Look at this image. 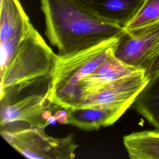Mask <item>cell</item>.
Masks as SVG:
<instances>
[{
	"label": "cell",
	"mask_w": 159,
	"mask_h": 159,
	"mask_svg": "<svg viewBox=\"0 0 159 159\" xmlns=\"http://www.w3.org/2000/svg\"><path fill=\"white\" fill-rule=\"evenodd\" d=\"M45 34L65 55L120 37L124 27L100 17L80 0H40Z\"/></svg>",
	"instance_id": "cell-1"
},
{
	"label": "cell",
	"mask_w": 159,
	"mask_h": 159,
	"mask_svg": "<svg viewBox=\"0 0 159 159\" xmlns=\"http://www.w3.org/2000/svg\"><path fill=\"white\" fill-rule=\"evenodd\" d=\"M57 55L32 25L1 74V104L16 101L24 89L35 83L50 81Z\"/></svg>",
	"instance_id": "cell-2"
},
{
	"label": "cell",
	"mask_w": 159,
	"mask_h": 159,
	"mask_svg": "<svg viewBox=\"0 0 159 159\" xmlns=\"http://www.w3.org/2000/svg\"><path fill=\"white\" fill-rule=\"evenodd\" d=\"M119 38L68 55L57 54L48 87L50 99L63 108L71 107L78 83L114 55Z\"/></svg>",
	"instance_id": "cell-3"
},
{
	"label": "cell",
	"mask_w": 159,
	"mask_h": 159,
	"mask_svg": "<svg viewBox=\"0 0 159 159\" xmlns=\"http://www.w3.org/2000/svg\"><path fill=\"white\" fill-rule=\"evenodd\" d=\"M45 129L29 127L1 129L2 137L24 157L32 159H71L79 147L73 135L57 138L47 135Z\"/></svg>",
	"instance_id": "cell-4"
},
{
	"label": "cell",
	"mask_w": 159,
	"mask_h": 159,
	"mask_svg": "<svg viewBox=\"0 0 159 159\" xmlns=\"http://www.w3.org/2000/svg\"><path fill=\"white\" fill-rule=\"evenodd\" d=\"M66 110L53 102L48 90L24 96L12 102L1 104V127L16 122H25L31 127L45 129L53 121L65 124Z\"/></svg>",
	"instance_id": "cell-5"
},
{
	"label": "cell",
	"mask_w": 159,
	"mask_h": 159,
	"mask_svg": "<svg viewBox=\"0 0 159 159\" xmlns=\"http://www.w3.org/2000/svg\"><path fill=\"white\" fill-rule=\"evenodd\" d=\"M158 54L159 21L125 30L120 37L114 52V56L120 61L145 72Z\"/></svg>",
	"instance_id": "cell-6"
},
{
	"label": "cell",
	"mask_w": 159,
	"mask_h": 159,
	"mask_svg": "<svg viewBox=\"0 0 159 159\" xmlns=\"http://www.w3.org/2000/svg\"><path fill=\"white\" fill-rule=\"evenodd\" d=\"M148 80L145 71L125 76L83 95L72 107L109 104L129 108Z\"/></svg>",
	"instance_id": "cell-7"
},
{
	"label": "cell",
	"mask_w": 159,
	"mask_h": 159,
	"mask_svg": "<svg viewBox=\"0 0 159 159\" xmlns=\"http://www.w3.org/2000/svg\"><path fill=\"white\" fill-rule=\"evenodd\" d=\"M129 108L122 106L95 105L66 109L65 124L83 130H99L114 124Z\"/></svg>",
	"instance_id": "cell-8"
},
{
	"label": "cell",
	"mask_w": 159,
	"mask_h": 159,
	"mask_svg": "<svg viewBox=\"0 0 159 159\" xmlns=\"http://www.w3.org/2000/svg\"><path fill=\"white\" fill-rule=\"evenodd\" d=\"M142 71L144 70L124 63L114 55L111 56L78 83L75 101L72 107L81 97L90 91L118 79Z\"/></svg>",
	"instance_id": "cell-9"
},
{
	"label": "cell",
	"mask_w": 159,
	"mask_h": 159,
	"mask_svg": "<svg viewBox=\"0 0 159 159\" xmlns=\"http://www.w3.org/2000/svg\"><path fill=\"white\" fill-rule=\"evenodd\" d=\"M32 26L19 0H0V42L20 45Z\"/></svg>",
	"instance_id": "cell-10"
},
{
	"label": "cell",
	"mask_w": 159,
	"mask_h": 159,
	"mask_svg": "<svg viewBox=\"0 0 159 159\" xmlns=\"http://www.w3.org/2000/svg\"><path fill=\"white\" fill-rule=\"evenodd\" d=\"M96 14L125 27L135 16L145 0H80Z\"/></svg>",
	"instance_id": "cell-11"
},
{
	"label": "cell",
	"mask_w": 159,
	"mask_h": 159,
	"mask_svg": "<svg viewBox=\"0 0 159 159\" xmlns=\"http://www.w3.org/2000/svg\"><path fill=\"white\" fill-rule=\"evenodd\" d=\"M123 143L132 159H159V131L156 129L126 135Z\"/></svg>",
	"instance_id": "cell-12"
},
{
	"label": "cell",
	"mask_w": 159,
	"mask_h": 159,
	"mask_svg": "<svg viewBox=\"0 0 159 159\" xmlns=\"http://www.w3.org/2000/svg\"><path fill=\"white\" fill-rule=\"evenodd\" d=\"M130 107L159 131V71L149 79Z\"/></svg>",
	"instance_id": "cell-13"
},
{
	"label": "cell",
	"mask_w": 159,
	"mask_h": 159,
	"mask_svg": "<svg viewBox=\"0 0 159 159\" xmlns=\"http://www.w3.org/2000/svg\"><path fill=\"white\" fill-rule=\"evenodd\" d=\"M159 21V0H145L132 20L125 26V30L134 29L154 24Z\"/></svg>",
	"instance_id": "cell-14"
},
{
	"label": "cell",
	"mask_w": 159,
	"mask_h": 159,
	"mask_svg": "<svg viewBox=\"0 0 159 159\" xmlns=\"http://www.w3.org/2000/svg\"><path fill=\"white\" fill-rule=\"evenodd\" d=\"M159 71V54L157 56V57L153 60L151 66L148 68V70L145 72L147 76L150 79L152 76H153L155 74H157Z\"/></svg>",
	"instance_id": "cell-15"
}]
</instances>
